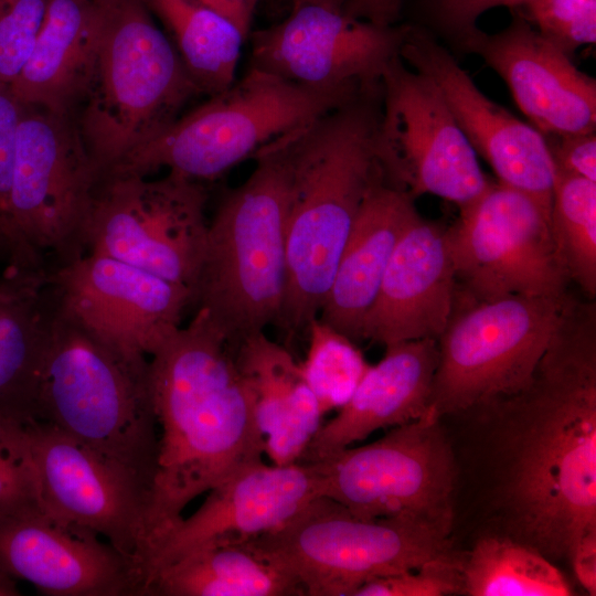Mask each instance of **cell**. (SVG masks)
I'll return each mask as SVG.
<instances>
[{
	"label": "cell",
	"instance_id": "obj_19",
	"mask_svg": "<svg viewBox=\"0 0 596 596\" xmlns=\"http://www.w3.org/2000/svg\"><path fill=\"white\" fill-rule=\"evenodd\" d=\"M0 567L47 596H146L140 564L42 510L0 517Z\"/></svg>",
	"mask_w": 596,
	"mask_h": 596
},
{
	"label": "cell",
	"instance_id": "obj_29",
	"mask_svg": "<svg viewBox=\"0 0 596 596\" xmlns=\"http://www.w3.org/2000/svg\"><path fill=\"white\" fill-rule=\"evenodd\" d=\"M166 25L179 57L201 94L230 87L246 38L226 18L191 0H145Z\"/></svg>",
	"mask_w": 596,
	"mask_h": 596
},
{
	"label": "cell",
	"instance_id": "obj_6",
	"mask_svg": "<svg viewBox=\"0 0 596 596\" xmlns=\"http://www.w3.org/2000/svg\"><path fill=\"white\" fill-rule=\"evenodd\" d=\"M279 139L254 157L249 177L221 200L192 292V304L233 347L275 324L285 296L287 170Z\"/></svg>",
	"mask_w": 596,
	"mask_h": 596
},
{
	"label": "cell",
	"instance_id": "obj_13",
	"mask_svg": "<svg viewBox=\"0 0 596 596\" xmlns=\"http://www.w3.org/2000/svg\"><path fill=\"white\" fill-rule=\"evenodd\" d=\"M321 497L362 519L407 517L454 528L457 468L433 407L380 439L312 461Z\"/></svg>",
	"mask_w": 596,
	"mask_h": 596
},
{
	"label": "cell",
	"instance_id": "obj_25",
	"mask_svg": "<svg viewBox=\"0 0 596 596\" xmlns=\"http://www.w3.org/2000/svg\"><path fill=\"white\" fill-rule=\"evenodd\" d=\"M98 36L93 0H49L31 53L10 84L19 100L73 116L91 77Z\"/></svg>",
	"mask_w": 596,
	"mask_h": 596
},
{
	"label": "cell",
	"instance_id": "obj_39",
	"mask_svg": "<svg viewBox=\"0 0 596 596\" xmlns=\"http://www.w3.org/2000/svg\"><path fill=\"white\" fill-rule=\"evenodd\" d=\"M544 137L555 173L581 177L596 182L595 131Z\"/></svg>",
	"mask_w": 596,
	"mask_h": 596
},
{
	"label": "cell",
	"instance_id": "obj_32",
	"mask_svg": "<svg viewBox=\"0 0 596 596\" xmlns=\"http://www.w3.org/2000/svg\"><path fill=\"white\" fill-rule=\"evenodd\" d=\"M307 333L301 370L324 415L345 405L370 364L353 340L319 317L310 321Z\"/></svg>",
	"mask_w": 596,
	"mask_h": 596
},
{
	"label": "cell",
	"instance_id": "obj_28",
	"mask_svg": "<svg viewBox=\"0 0 596 596\" xmlns=\"http://www.w3.org/2000/svg\"><path fill=\"white\" fill-rule=\"evenodd\" d=\"M283 568L246 543L209 542L156 570L146 596H302Z\"/></svg>",
	"mask_w": 596,
	"mask_h": 596
},
{
	"label": "cell",
	"instance_id": "obj_1",
	"mask_svg": "<svg viewBox=\"0 0 596 596\" xmlns=\"http://www.w3.org/2000/svg\"><path fill=\"white\" fill-rule=\"evenodd\" d=\"M464 412L477 424L471 472L481 533L570 561L596 529L595 305L568 297L530 383Z\"/></svg>",
	"mask_w": 596,
	"mask_h": 596
},
{
	"label": "cell",
	"instance_id": "obj_16",
	"mask_svg": "<svg viewBox=\"0 0 596 596\" xmlns=\"http://www.w3.org/2000/svg\"><path fill=\"white\" fill-rule=\"evenodd\" d=\"M47 286L58 315L132 360L149 359L192 305L188 288L92 253L49 270Z\"/></svg>",
	"mask_w": 596,
	"mask_h": 596
},
{
	"label": "cell",
	"instance_id": "obj_31",
	"mask_svg": "<svg viewBox=\"0 0 596 596\" xmlns=\"http://www.w3.org/2000/svg\"><path fill=\"white\" fill-rule=\"evenodd\" d=\"M551 228L568 280L596 295V182L555 173Z\"/></svg>",
	"mask_w": 596,
	"mask_h": 596
},
{
	"label": "cell",
	"instance_id": "obj_38",
	"mask_svg": "<svg viewBox=\"0 0 596 596\" xmlns=\"http://www.w3.org/2000/svg\"><path fill=\"white\" fill-rule=\"evenodd\" d=\"M526 0H430L434 24L457 47L480 29L477 20L486 11L507 7L515 10Z\"/></svg>",
	"mask_w": 596,
	"mask_h": 596
},
{
	"label": "cell",
	"instance_id": "obj_3",
	"mask_svg": "<svg viewBox=\"0 0 596 596\" xmlns=\"http://www.w3.org/2000/svg\"><path fill=\"white\" fill-rule=\"evenodd\" d=\"M381 108L382 85L369 86L279 139L287 170L286 288L275 326L286 347L318 317L366 196L389 182L376 150Z\"/></svg>",
	"mask_w": 596,
	"mask_h": 596
},
{
	"label": "cell",
	"instance_id": "obj_12",
	"mask_svg": "<svg viewBox=\"0 0 596 596\" xmlns=\"http://www.w3.org/2000/svg\"><path fill=\"white\" fill-rule=\"evenodd\" d=\"M206 198L202 182L171 171L159 179L103 177L83 224V251L140 268L192 295L207 236Z\"/></svg>",
	"mask_w": 596,
	"mask_h": 596
},
{
	"label": "cell",
	"instance_id": "obj_34",
	"mask_svg": "<svg viewBox=\"0 0 596 596\" xmlns=\"http://www.w3.org/2000/svg\"><path fill=\"white\" fill-rule=\"evenodd\" d=\"M461 554L450 550L421 567L362 585L354 596H446L461 594Z\"/></svg>",
	"mask_w": 596,
	"mask_h": 596
},
{
	"label": "cell",
	"instance_id": "obj_22",
	"mask_svg": "<svg viewBox=\"0 0 596 596\" xmlns=\"http://www.w3.org/2000/svg\"><path fill=\"white\" fill-rule=\"evenodd\" d=\"M447 227L417 213L397 242L361 328V340L383 345L438 340L457 291Z\"/></svg>",
	"mask_w": 596,
	"mask_h": 596
},
{
	"label": "cell",
	"instance_id": "obj_2",
	"mask_svg": "<svg viewBox=\"0 0 596 596\" xmlns=\"http://www.w3.org/2000/svg\"><path fill=\"white\" fill-rule=\"evenodd\" d=\"M149 383L159 426L155 545L191 501L264 461L265 436L235 347L204 309L149 358Z\"/></svg>",
	"mask_w": 596,
	"mask_h": 596
},
{
	"label": "cell",
	"instance_id": "obj_43",
	"mask_svg": "<svg viewBox=\"0 0 596 596\" xmlns=\"http://www.w3.org/2000/svg\"><path fill=\"white\" fill-rule=\"evenodd\" d=\"M21 595L15 578L9 575L0 567V596H19Z\"/></svg>",
	"mask_w": 596,
	"mask_h": 596
},
{
	"label": "cell",
	"instance_id": "obj_41",
	"mask_svg": "<svg viewBox=\"0 0 596 596\" xmlns=\"http://www.w3.org/2000/svg\"><path fill=\"white\" fill-rule=\"evenodd\" d=\"M403 0H349L343 10L380 25H393L400 17Z\"/></svg>",
	"mask_w": 596,
	"mask_h": 596
},
{
	"label": "cell",
	"instance_id": "obj_42",
	"mask_svg": "<svg viewBox=\"0 0 596 596\" xmlns=\"http://www.w3.org/2000/svg\"><path fill=\"white\" fill-rule=\"evenodd\" d=\"M202 4L231 21L247 39L254 11L260 0H191Z\"/></svg>",
	"mask_w": 596,
	"mask_h": 596
},
{
	"label": "cell",
	"instance_id": "obj_11",
	"mask_svg": "<svg viewBox=\"0 0 596 596\" xmlns=\"http://www.w3.org/2000/svg\"><path fill=\"white\" fill-rule=\"evenodd\" d=\"M567 295L473 300L437 340L429 406L451 416L523 390L547 350Z\"/></svg>",
	"mask_w": 596,
	"mask_h": 596
},
{
	"label": "cell",
	"instance_id": "obj_20",
	"mask_svg": "<svg viewBox=\"0 0 596 596\" xmlns=\"http://www.w3.org/2000/svg\"><path fill=\"white\" fill-rule=\"evenodd\" d=\"M207 493L193 514L182 517L159 538L148 562L147 584L156 570L202 544L245 543L276 530L321 497V489L312 462L262 461Z\"/></svg>",
	"mask_w": 596,
	"mask_h": 596
},
{
	"label": "cell",
	"instance_id": "obj_33",
	"mask_svg": "<svg viewBox=\"0 0 596 596\" xmlns=\"http://www.w3.org/2000/svg\"><path fill=\"white\" fill-rule=\"evenodd\" d=\"M515 10L568 55L596 42V0H526Z\"/></svg>",
	"mask_w": 596,
	"mask_h": 596
},
{
	"label": "cell",
	"instance_id": "obj_36",
	"mask_svg": "<svg viewBox=\"0 0 596 596\" xmlns=\"http://www.w3.org/2000/svg\"><path fill=\"white\" fill-rule=\"evenodd\" d=\"M22 109L23 104L13 93L11 85L0 82V235L9 248L12 263L8 207Z\"/></svg>",
	"mask_w": 596,
	"mask_h": 596
},
{
	"label": "cell",
	"instance_id": "obj_40",
	"mask_svg": "<svg viewBox=\"0 0 596 596\" xmlns=\"http://www.w3.org/2000/svg\"><path fill=\"white\" fill-rule=\"evenodd\" d=\"M570 562L577 582L589 595H596V529L585 532L577 540Z\"/></svg>",
	"mask_w": 596,
	"mask_h": 596
},
{
	"label": "cell",
	"instance_id": "obj_17",
	"mask_svg": "<svg viewBox=\"0 0 596 596\" xmlns=\"http://www.w3.org/2000/svg\"><path fill=\"white\" fill-rule=\"evenodd\" d=\"M408 29L339 8L296 6L283 22L252 34L251 66L313 87L372 86L400 55Z\"/></svg>",
	"mask_w": 596,
	"mask_h": 596
},
{
	"label": "cell",
	"instance_id": "obj_35",
	"mask_svg": "<svg viewBox=\"0 0 596 596\" xmlns=\"http://www.w3.org/2000/svg\"><path fill=\"white\" fill-rule=\"evenodd\" d=\"M49 0H0V82L11 84L23 68Z\"/></svg>",
	"mask_w": 596,
	"mask_h": 596
},
{
	"label": "cell",
	"instance_id": "obj_14",
	"mask_svg": "<svg viewBox=\"0 0 596 596\" xmlns=\"http://www.w3.org/2000/svg\"><path fill=\"white\" fill-rule=\"evenodd\" d=\"M376 150L389 182L414 199L432 194L459 209L492 181L434 82L394 57L382 79Z\"/></svg>",
	"mask_w": 596,
	"mask_h": 596
},
{
	"label": "cell",
	"instance_id": "obj_4",
	"mask_svg": "<svg viewBox=\"0 0 596 596\" xmlns=\"http://www.w3.org/2000/svg\"><path fill=\"white\" fill-rule=\"evenodd\" d=\"M99 36L73 117L99 179L201 94L145 0H93Z\"/></svg>",
	"mask_w": 596,
	"mask_h": 596
},
{
	"label": "cell",
	"instance_id": "obj_9",
	"mask_svg": "<svg viewBox=\"0 0 596 596\" xmlns=\"http://www.w3.org/2000/svg\"><path fill=\"white\" fill-rule=\"evenodd\" d=\"M98 181L74 117L23 104L8 207L14 265L47 270V255L58 265L82 255Z\"/></svg>",
	"mask_w": 596,
	"mask_h": 596
},
{
	"label": "cell",
	"instance_id": "obj_5",
	"mask_svg": "<svg viewBox=\"0 0 596 596\" xmlns=\"http://www.w3.org/2000/svg\"><path fill=\"white\" fill-rule=\"evenodd\" d=\"M36 419L117 464L152 496L159 426L149 359L132 360L87 334L53 307Z\"/></svg>",
	"mask_w": 596,
	"mask_h": 596
},
{
	"label": "cell",
	"instance_id": "obj_37",
	"mask_svg": "<svg viewBox=\"0 0 596 596\" xmlns=\"http://www.w3.org/2000/svg\"><path fill=\"white\" fill-rule=\"evenodd\" d=\"M38 510L42 509L32 476L11 444L0 418V517Z\"/></svg>",
	"mask_w": 596,
	"mask_h": 596
},
{
	"label": "cell",
	"instance_id": "obj_10",
	"mask_svg": "<svg viewBox=\"0 0 596 596\" xmlns=\"http://www.w3.org/2000/svg\"><path fill=\"white\" fill-rule=\"evenodd\" d=\"M1 419L32 476L43 512L104 538L140 564L147 577L155 539L151 491L47 422Z\"/></svg>",
	"mask_w": 596,
	"mask_h": 596
},
{
	"label": "cell",
	"instance_id": "obj_21",
	"mask_svg": "<svg viewBox=\"0 0 596 596\" xmlns=\"http://www.w3.org/2000/svg\"><path fill=\"white\" fill-rule=\"evenodd\" d=\"M458 49L479 55L505 82L519 109L542 135L596 130L595 78L519 13L502 31L479 30Z\"/></svg>",
	"mask_w": 596,
	"mask_h": 596
},
{
	"label": "cell",
	"instance_id": "obj_18",
	"mask_svg": "<svg viewBox=\"0 0 596 596\" xmlns=\"http://www.w3.org/2000/svg\"><path fill=\"white\" fill-rule=\"evenodd\" d=\"M400 55L434 82L498 182L530 195L551 217L555 167L544 135L488 98L449 51L426 31L409 25Z\"/></svg>",
	"mask_w": 596,
	"mask_h": 596
},
{
	"label": "cell",
	"instance_id": "obj_15",
	"mask_svg": "<svg viewBox=\"0 0 596 596\" xmlns=\"http://www.w3.org/2000/svg\"><path fill=\"white\" fill-rule=\"evenodd\" d=\"M456 283L473 300L511 295L563 296L567 277L551 217L530 195L500 182L459 209L447 227Z\"/></svg>",
	"mask_w": 596,
	"mask_h": 596
},
{
	"label": "cell",
	"instance_id": "obj_44",
	"mask_svg": "<svg viewBox=\"0 0 596 596\" xmlns=\"http://www.w3.org/2000/svg\"><path fill=\"white\" fill-rule=\"evenodd\" d=\"M349 0H291L294 7L301 4H322L343 9Z\"/></svg>",
	"mask_w": 596,
	"mask_h": 596
},
{
	"label": "cell",
	"instance_id": "obj_24",
	"mask_svg": "<svg viewBox=\"0 0 596 596\" xmlns=\"http://www.w3.org/2000/svg\"><path fill=\"white\" fill-rule=\"evenodd\" d=\"M414 198L382 182L366 196L344 244L319 318L349 337L361 340L370 309L393 251L417 214Z\"/></svg>",
	"mask_w": 596,
	"mask_h": 596
},
{
	"label": "cell",
	"instance_id": "obj_23",
	"mask_svg": "<svg viewBox=\"0 0 596 596\" xmlns=\"http://www.w3.org/2000/svg\"><path fill=\"white\" fill-rule=\"evenodd\" d=\"M437 364L435 339L385 345L383 358L370 364L350 400L320 426L299 461L322 460L379 429L422 417L429 409Z\"/></svg>",
	"mask_w": 596,
	"mask_h": 596
},
{
	"label": "cell",
	"instance_id": "obj_45",
	"mask_svg": "<svg viewBox=\"0 0 596 596\" xmlns=\"http://www.w3.org/2000/svg\"><path fill=\"white\" fill-rule=\"evenodd\" d=\"M0 262L7 263V264H9L10 262L8 247L6 243L3 242V240L1 238V236H0Z\"/></svg>",
	"mask_w": 596,
	"mask_h": 596
},
{
	"label": "cell",
	"instance_id": "obj_7",
	"mask_svg": "<svg viewBox=\"0 0 596 596\" xmlns=\"http://www.w3.org/2000/svg\"><path fill=\"white\" fill-rule=\"evenodd\" d=\"M362 88L307 86L251 66L241 79L180 116L105 177L148 175L166 168L200 182L216 179Z\"/></svg>",
	"mask_w": 596,
	"mask_h": 596
},
{
	"label": "cell",
	"instance_id": "obj_27",
	"mask_svg": "<svg viewBox=\"0 0 596 596\" xmlns=\"http://www.w3.org/2000/svg\"><path fill=\"white\" fill-rule=\"evenodd\" d=\"M46 270L7 264L0 270V416L36 419L53 305Z\"/></svg>",
	"mask_w": 596,
	"mask_h": 596
},
{
	"label": "cell",
	"instance_id": "obj_30",
	"mask_svg": "<svg viewBox=\"0 0 596 596\" xmlns=\"http://www.w3.org/2000/svg\"><path fill=\"white\" fill-rule=\"evenodd\" d=\"M461 595L570 596L562 571L538 550L507 535L481 533L461 556Z\"/></svg>",
	"mask_w": 596,
	"mask_h": 596
},
{
	"label": "cell",
	"instance_id": "obj_26",
	"mask_svg": "<svg viewBox=\"0 0 596 596\" xmlns=\"http://www.w3.org/2000/svg\"><path fill=\"white\" fill-rule=\"evenodd\" d=\"M235 353L254 391L265 455L276 466L298 462L323 416L300 362L265 331L244 338Z\"/></svg>",
	"mask_w": 596,
	"mask_h": 596
},
{
	"label": "cell",
	"instance_id": "obj_8",
	"mask_svg": "<svg viewBox=\"0 0 596 596\" xmlns=\"http://www.w3.org/2000/svg\"><path fill=\"white\" fill-rule=\"evenodd\" d=\"M453 528L416 518L362 519L327 497L247 542L307 596H354L365 583L421 567L453 550Z\"/></svg>",
	"mask_w": 596,
	"mask_h": 596
}]
</instances>
